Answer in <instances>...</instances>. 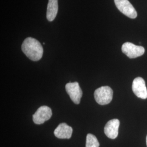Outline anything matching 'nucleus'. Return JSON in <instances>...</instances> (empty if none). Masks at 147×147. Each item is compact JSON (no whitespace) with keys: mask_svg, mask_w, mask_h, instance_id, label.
<instances>
[{"mask_svg":"<svg viewBox=\"0 0 147 147\" xmlns=\"http://www.w3.org/2000/svg\"><path fill=\"white\" fill-rule=\"evenodd\" d=\"M67 93L70 96L71 100L75 104H79L82 96V91L81 89L79 83L77 82H69L65 85Z\"/></svg>","mask_w":147,"mask_h":147,"instance_id":"39448f33","label":"nucleus"},{"mask_svg":"<svg viewBox=\"0 0 147 147\" xmlns=\"http://www.w3.org/2000/svg\"><path fill=\"white\" fill-rule=\"evenodd\" d=\"M146 143H147V137H146Z\"/></svg>","mask_w":147,"mask_h":147,"instance_id":"f8f14e48","label":"nucleus"},{"mask_svg":"<svg viewBox=\"0 0 147 147\" xmlns=\"http://www.w3.org/2000/svg\"><path fill=\"white\" fill-rule=\"evenodd\" d=\"M132 89L134 93L138 98L142 99L147 98V89L144 79L141 77H137L134 80Z\"/></svg>","mask_w":147,"mask_h":147,"instance_id":"0eeeda50","label":"nucleus"},{"mask_svg":"<svg viewBox=\"0 0 147 147\" xmlns=\"http://www.w3.org/2000/svg\"><path fill=\"white\" fill-rule=\"evenodd\" d=\"M22 52L33 61H38L42 58L43 48L37 39L28 37L25 39L21 46Z\"/></svg>","mask_w":147,"mask_h":147,"instance_id":"f257e3e1","label":"nucleus"},{"mask_svg":"<svg viewBox=\"0 0 147 147\" xmlns=\"http://www.w3.org/2000/svg\"><path fill=\"white\" fill-rule=\"evenodd\" d=\"M120 121L118 119H113L109 121L104 127L106 136L111 139H115L118 135V129Z\"/></svg>","mask_w":147,"mask_h":147,"instance_id":"6e6552de","label":"nucleus"},{"mask_svg":"<svg viewBox=\"0 0 147 147\" xmlns=\"http://www.w3.org/2000/svg\"><path fill=\"white\" fill-rule=\"evenodd\" d=\"M58 0H49L47 7V18L49 21H53L58 13Z\"/></svg>","mask_w":147,"mask_h":147,"instance_id":"9d476101","label":"nucleus"},{"mask_svg":"<svg viewBox=\"0 0 147 147\" xmlns=\"http://www.w3.org/2000/svg\"><path fill=\"white\" fill-rule=\"evenodd\" d=\"M121 51L129 58H135L142 56L145 52V49L141 46H137L131 42H126L123 44Z\"/></svg>","mask_w":147,"mask_h":147,"instance_id":"7ed1b4c3","label":"nucleus"},{"mask_svg":"<svg viewBox=\"0 0 147 147\" xmlns=\"http://www.w3.org/2000/svg\"><path fill=\"white\" fill-rule=\"evenodd\" d=\"M113 93V90L110 87H101L95 90V100L100 105L109 104L112 100Z\"/></svg>","mask_w":147,"mask_h":147,"instance_id":"f03ea898","label":"nucleus"},{"mask_svg":"<svg viewBox=\"0 0 147 147\" xmlns=\"http://www.w3.org/2000/svg\"><path fill=\"white\" fill-rule=\"evenodd\" d=\"M99 142L94 135L91 134H88L87 135L86 147H99Z\"/></svg>","mask_w":147,"mask_h":147,"instance_id":"9b49d317","label":"nucleus"},{"mask_svg":"<svg viewBox=\"0 0 147 147\" xmlns=\"http://www.w3.org/2000/svg\"><path fill=\"white\" fill-rule=\"evenodd\" d=\"M72 134V127L65 123L59 124L54 131L55 136L59 139H69L71 138Z\"/></svg>","mask_w":147,"mask_h":147,"instance_id":"1a4fd4ad","label":"nucleus"},{"mask_svg":"<svg viewBox=\"0 0 147 147\" xmlns=\"http://www.w3.org/2000/svg\"><path fill=\"white\" fill-rule=\"evenodd\" d=\"M51 116V109L47 106H42L33 115V121L36 124H42L50 119Z\"/></svg>","mask_w":147,"mask_h":147,"instance_id":"423d86ee","label":"nucleus"},{"mask_svg":"<svg viewBox=\"0 0 147 147\" xmlns=\"http://www.w3.org/2000/svg\"><path fill=\"white\" fill-rule=\"evenodd\" d=\"M117 8L118 10L126 16L135 19L137 13L135 9L128 0H114Z\"/></svg>","mask_w":147,"mask_h":147,"instance_id":"20e7f679","label":"nucleus"}]
</instances>
